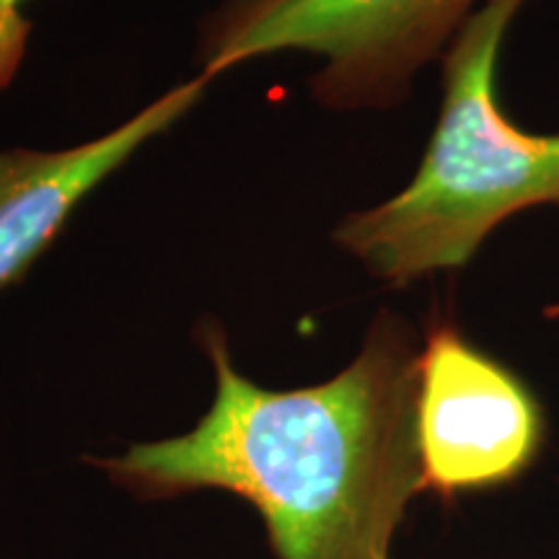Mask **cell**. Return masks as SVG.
Instances as JSON below:
<instances>
[{
	"label": "cell",
	"mask_w": 559,
	"mask_h": 559,
	"mask_svg": "<svg viewBox=\"0 0 559 559\" xmlns=\"http://www.w3.org/2000/svg\"><path fill=\"white\" fill-rule=\"evenodd\" d=\"M24 0H0V88L9 83L24 55L29 21L21 16Z\"/></svg>",
	"instance_id": "cell-6"
},
{
	"label": "cell",
	"mask_w": 559,
	"mask_h": 559,
	"mask_svg": "<svg viewBox=\"0 0 559 559\" xmlns=\"http://www.w3.org/2000/svg\"><path fill=\"white\" fill-rule=\"evenodd\" d=\"M205 75L181 83L107 135L66 151H0V288L32 267L81 200L202 99Z\"/></svg>",
	"instance_id": "cell-5"
},
{
	"label": "cell",
	"mask_w": 559,
	"mask_h": 559,
	"mask_svg": "<svg viewBox=\"0 0 559 559\" xmlns=\"http://www.w3.org/2000/svg\"><path fill=\"white\" fill-rule=\"evenodd\" d=\"M215 400L190 432L88 459L138 500L223 489L260 510L277 559H389L423 492L417 383L423 342L394 311L370 321L358 358L317 386L275 391L239 373L205 330Z\"/></svg>",
	"instance_id": "cell-1"
},
{
	"label": "cell",
	"mask_w": 559,
	"mask_h": 559,
	"mask_svg": "<svg viewBox=\"0 0 559 559\" xmlns=\"http://www.w3.org/2000/svg\"><path fill=\"white\" fill-rule=\"evenodd\" d=\"M526 0H485L445 50L443 104L423 164L400 194L347 215L334 243L381 283L464 267L495 228L528 207H559V132L508 120L498 62Z\"/></svg>",
	"instance_id": "cell-2"
},
{
	"label": "cell",
	"mask_w": 559,
	"mask_h": 559,
	"mask_svg": "<svg viewBox=\"0 0 559 559\" xmlns=\"http://www.w3.org/2000/svg\"><path fill=\"white\" fill-rule=\"evenodd\" d=\"M547 313H549V317H559V306H555V309H549Z\"/></svg>",
	"instance_id": "cell-7"
},
{
	"label": "cell",
	"mask_w": 559,
	"mask_h": 559,
	"mask_svg": "<svg viewBox=\"0 0 559 559\" xmlns=\"http://www.w3.org/2000/svg\"><path fill=\"white\" fill-rule=\"evenodd\" d=\"M485 0H241L210 39L202 75L275 52L324 60L313 91L340 109L391 107L445 55Z\"/></svg>",
	"instance_id": "cell-3"
},
{
	"label": "cell",
	"mask_w": 559,
	"mask_h": 559,
	"mask_svg": "<svg viewBox=\"0 0 559 559\" xmlns=\"http://www.w3.org/2000/svg\"><path fill=\"white\" fill-rule=\"evenodd\" d=\"M544 412L526 383L453 321H436L419 349L417 451L423 492L453 500L466 489L519 479L544 445Z\"/></svg>",
	"instance_id": "cell-4"
}]
</instances>
